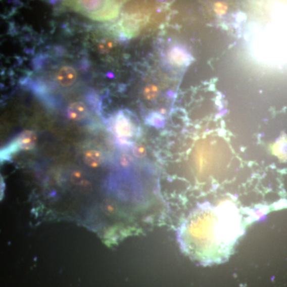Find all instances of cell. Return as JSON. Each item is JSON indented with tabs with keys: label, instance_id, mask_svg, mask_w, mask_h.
I'll list each match as a JSON object with an SVG mask.
<instances>
[{
	"label": "cell",
	"instance_id": "1",
	"mask_svg": "<svg viewBox=\"0 0 287 287\" xmlns=\"http://www.w3.org/2000/svg\"><path fill=\"white\" fill-rule=\"evenodd\" d=\"M69 6L87 17L99 21H106L115 17L116 4L109 1H77Z\"/></svg>",
	"mask_w": 287,
	"mask_h": 287
},
{
	"label": "cell",
	"instance_id": "2",
	"mask_svg": "<svg viewBox=\"0 0 287 287\" xmlns=\"http://www.w3.org/2000/svg\"><path fill=\"white\" fill-rule=\"evenodd\" d=\"M78 78V74L74 67L64 66L61 67L56 74V80L63 87L71 86Z\"/></svg>",
	"mask_w": 287,
	"mask_h": 287
},
{
	"label": "cell",
	"instance_id": "3",
	"mask_svg": "<svg viewBox=\"0 0 287 287\" xmlns=\"http://www.w3.org/2000/svg\"><path fill=\"white\" fill-rule=\"evenodd\" d=\"M88 108L84 102H73L67 109V115L72 121H80L88 115Z\"/></svg>",
	"mask_w": 287,
	"mask_h": 287
},
{
	"label": "cell",
	"instance_id": "4",
	"mask_svg": "<svg viewBox=\"0 0 287 287\" xmlns=\"http://www.w3.org/2000/svg\"><path fill=\"white\" fill-rule=\"evenodd\" d=\"M84 162L87 166L92 168H99L104 162V157L99 150H87L84 153Z\"/></svg>",
	"mask_w": 287,
	"mask_h": 287
},
{
	"label": "cell",
	"instance_id": "5",
	"mask_svg": "<svg viewBox=\"0 0 287 287\" xmlns=\"http://www.w3.org/2000/svg\"><path fill=\"white\" fill-rule=\"evenodd\" d=\"M70 181L77 187H80L81 192L88 193L90 187V183L87 180L85 174L80 170H74L70 174Z\"/></svg>",
	"mask_w": 287,
	"mask_h": 287
},
{
	"label": "cell",
	"instance_id": "6",
	"mask_svg": "<svg viewBox=\"0 0 287 287\" xmlns=\"http://www.w3.org/2000/svg\"><path fill=\"white\" fill-rule=\"evenodd\" d=\"M36 142H37V135L35 132L27 130L25 131L22 133L21 136H19L18 145L21 150H30L35 146Z\"/></svg>",
	"mask_w": 287,
	"mask_h": 287
},
{
	"label": "cell",
	"instance_id": "7",
	"mask_svg": "<svg viewBox=\"0 0 287 287\" xmlns=\"http://www.w3.org/2000/svg\"><path fill=\"white\" fill-rule=\"evenodd\" d=\"M115 209V204L112 202V201H109V200L104 201V203L102 204V210H103V212L107 214V215L114 213Z\"/></svg>",
	"mask_w": 287,
	"mask_h": 287
},
{
	"label": "cell",
	"instance_id": "8",
	"mask_svg": "<svg viewBox=\"0 0 287 287\" xmlns=\"http://www.w3.org/2000/svg\"><path fill=\"white\" fill-rule=\"evenodd\" d=\"M111 47V42H109V41H102V42H101L100 45H99V49H100L102 53L109 52V51H110Z\"/></svg>",
	"mask_w": 287,
	"mask_h": 287
}]
</instances>
